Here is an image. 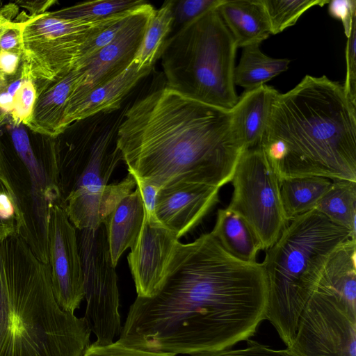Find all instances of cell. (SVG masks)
Masks as SVG:
<instances>
[{"label":"cell","instance_id":"60d3db41","mask_svg":"<svg viewBox=\"0 0 356 356\" xmlns=\"http://www.w3.org/2000/svg\"><path fill=\"white\" fill-rule=\"evenodd\" d=\"M56 1H20L15 3L29 12V16L33 17L42 15L47 12L48 9Z\"/></svg>","mask_w":356,"mask_h":356},{"label":"cell","instance_id":"9a60e30c","mask_svg":"<svg viewBox=\"0 0 356 356\" xmlns=\"http://www.w3.org/2000/svg\"><path fill=\"white\" fill-rule=\"evenodd\" d=\"M9 129L15 149L25 165L31 181L32 210L35 236L37 238L35 253L43 262L49 263L47 226L49 211L55 203L62 200L58 186V175L47 174L35 157L26 131L20 125L10 124Z\"/></svg>","mask_w":356,"mask_h":356},{"label":"cell","instance_id":"484cf974","mask_svg":"<svg viewBox=\"0 0 356 356\" xmlns=\"http://www.w3.org/2000/svg\"><path fill=\"white\" fill-rule=\"evenodd\" d=\"M314 209L356 236V182L332 180Z\"/></svg>","mask_w":356,"mask_h":356},{"label":"cell","instance_id":"83f0119b","mask_svg":"<svg viewBox=\"0 0 356 356\" xmlns=\"http://www.w3.org/2000/svg\"><path fill=\"white\" fill-rule=\"evenodd\" d=\"M146 2L143 0H97L78 3L49 13L63 19L94 22L131 11Z\"/></svg>","mask_w":356,"mask_h":356},{"label":"cell","instance_id":"7a4b0ae2","mask_svg":"<svg viewBox=\"0 0 356 356\" xmlns=\"http://www.w3.org/2000/svg\"><path fill=\"white\" fill-rule=\"evenodd\" d=\"M116 145L128 172L160 188L179 184L220 188L231 182L245 150L231 111L166 86L127 106Z\"/></svg>","mask_w":356,"mask_h":356},{"label":"cell","instance_id":"7bdbcfd3","mask_svg":"<svg viewBox=\"0 0 356 356\" xmlns=\"http://www.w3.org/2000/svg\"><path fill=\"white\" fill-rule=\"evenodd\" d=\"M0 170H1V166H0Z\"/></svg>","mask_w":356,"mask_h":356},{"label":"cell","instance_id":"30bf717a","mask_svg":"<svg viewBox=\"0 0 356 356\" xmlns=\"http://www.w3.org/2000/svg\"><path fill=\"white\" fill-rule=\"evenodd\" d=\"M79 232L78 243L86 302L84 317L96 337L94 343L108 345L120 336L122 325L118 277L106 227L103 222L96 229Z\"/></svg>","mask_w":356,"mask_h":356},{"label":"cell","instance_id":"7c38bea8","mask_svg":"<svg viewBox=\"0 0 356 356\" xmlns=\"http://www.w3.org/2000/svg\"><path fill=\"white\" fill-rule=\"evenodd\" d=\"M47 250L56 301L65 312L74 313L84 298L81 259L76 228L59 203L49 209Z\"/></svg>","mask_w":356,"mask_h":356},{"label":"cell","instance_id":"74e56055","mask_svg":"<svg viewBox=\"0 0 356 356\" xmlns=\"http://www.w3.org/2000/svg\"><path fill=\"white\" fill-rule=\"evenodd\" d=\"M327 4L330 15L342 22L344 33L348 37L353 20L356 17V1L332 0L329 1Z\"/></svg>","mask_w":356,"mask_h":356},{"label":"cell","instance_id":"7402d4cb","mask_svg":"<svg viewBox=\"0 0 356 356\" xmlns=\"http://www.w3.org/2000/svg\"><path fill=\"white\" fill-rule=\"evenodd\" d=\"M144 218L143 202L136 186L134 191L120 200L104 220L111 256L115 266L124 252L131 248L136 241Z\"/></svg>","mask_w":356,"mask_h":356},{"label":"cell","instance_id":"52a82bcc","mask_svg":"<svg viewBox=\"0 0 356 356\" xmlns=\"http://www.w3.org/2000/svg\"><path fill=\"white\" fill-rule=\"evenodd\" d=\"M127 108L86 118V130L65 156L58 173L61 175L62 206L65 211L102 200L107 195L108 181L122 161L116 135Z\"/></svg>","mask_w":356,"mask_h":356},{"label":"cell","instance_id":"8fae6325","mask_svg":"<svg viewBox=\"0 0 356 356\" xmlns=\"http://www.w3.org/2000/svg\"><path fill=\"white\" fill-rule=\"evenodd\" d=\"M289 348L300 356H356V318L334 298L314 291Z\"/></svg>","mask_w":356,"mask_h":356},{"label":"cell","instance_id":"2e32d148","mask_svg":"<svg viewBox=\"0 0 356 356\" xmlns=\"http://www.w3.org/2000/svg\"><path fill=\"white\" fill-rule=\"evenodd\" d=\"M219 190L197 184L161 188L156 196V217L179 239L195 227L217 204Z\"/></svg>","mask_w":356,"mask_h":356},{"label":"cell","instance_id":"f546056e","mask_svg":"<svg viewBox=\"0 0 356 356\" xmlns=\"http://www.w3.org/2000/svg\"><path fill=\"white\" fill-rule=\"evenodd\" d=\"M268 19L271 34L293 26L300 16L314 6H323L328 0H261Z\"/></svg>","mask_w":356,"mask_h":356},{"label":"cell","instance_id":"e0dca14e","mask_svg":"<svg viewBox=\"0 0 356 356\" xmlns=\"http://www.w3.org/2000/svg\"><path fill=\"white\" fill-rule=\"evenodd\" d=\"M152 68L150 66L140 67L133 61L122 73L93 88L66 108L63 121L65 130L74 122L120 109L125 97Z\"/></svg>","mask_w":356,"mask_h":356},{"label":"cell","instance_id":"8d00e7d4","mask_svg":"<svg viewBox=\"0 0 356 356\" xmlns=\"http://www.w3.org/2000/svg\"><path fill=\"white\" fill-rule=\"evenodd\" d=\"M129 15L106 28L94 38L90 39L82 49L80 59L74 66V69L84 60L93 56L100 49L109 44L123 27Z\"/></svg>","mask_w":356,"mask_h":356},{"label":"cell","instance_id":"277c9868","mask_svg":"<svg viewBox=\"0 0 356 356\" xmlns=\"http://www.w3.org/2000/svg\"><path fill=\"white\" fill-rule=\"evenodd\" d=\"M91 332L84 316L58 304L49 264L28 242L0 241V356H82Z\"/></svg>","mask_w":356,"mask_h":356},{"label":"cell","instance_id":"ac0fdd59","mask_svg":"<svg viewBox=\"0 0 356 356\" xmlns=\"http://www.w3.org/2000/svg\"><path fill=\"white\" fill-rule=\"evenodd\" d=\"M80 76L79 70L38 81L31 115L26 124L31 131L49 137L64 133V116L70 94ZM37 83V82H35Z\"/></svg>","mask_w":356,"mask_h":356},{"label":"cell","instance_id":"9c48e42d","mask_svg":"<svg viewBox=\"0 0 356 356\" xmlns=\"http://www.w3.org/2000/svg\"><path fill=\"white\" fill-rule=\"evenodd\" d=\"M233 193L227 207L238 215L268 250L289 223L284 211L280 181L261 149H245L235 168Z\"/></svg>","mask_w":356,"mask_h":356},{"label":"cell","instance_id":"ffe728a7","mask_svg":"<svg viewBox=\"0 0 356 356\" xmlns=\"http://www.w3.org/2000/svg\"><path fill=\"white\" fill-rule=\"evenodd\" d=\"M314 291L334 298L356 318V238L348 241L335 251Z\"/></svg>","mask_w":356,"mask_h":356},{"label":"cell","instance_id":"4fadbf2b","mask_svg":"<svg viewBox=\"0 0 356 356\" xmlns=\"http://www.w3.org/2000/svg\"><path fill=\"white\" fill-rule=\"evenodd\" d=\"M154 10L148 2L136 8L109 44L74 68L80 71V76L70 94L66 108L95 87L122 73L131 64Z\"/></svg>","mask_w":356,"mask_h":356},{"label":"cell","instance_id":"d6986e66","mask_svg":"<svg viewBox=\"0 0 356 356\" xmlns=\"http://www.w3.org/2000/svg\"><path fill=\"white\" fill-rule=\"evenodd\" d=\"M280 92L264 84L245 90L231 110L235 135L245 149L259 145Z\"/></svg>","mask_w":356,"mask_h":356},{"label":"cell","instance_id":"4316f807","mask_svg":"<svg viewBox=\"0 0 356 356\" xmlns=\"http://www.w3.org/2000/svg\"><path fill=\"white\" fill-rule=\"evenodd\" d=\"M174 0L165 1L151 15L140 47L134 61L140 67H153L161 57L168 35L172 30Z\"/></svg>","mask_w":356,"mask_h":356},{"label":"cell","instance_id":"1f68e13d","mask_svg":"<svg viewBox=\"0 0 356 356\" xmlns=\"http://www.w3.org/2000/svg\"><path fill=\"white\" fill-rule=\"evenodd\" d=\"M222 1L223 0H174L172 29H179L205 12L218 8Z\"/></svg>","mask_w":356,"mask_h":356},{"label":"cell","instance_id":"836d02e7","mask_svg":"<svg viewBox=\"0 0 356 356\" xmlns=\"http://www.w3.org/2000/svg\"><path fill=\"white\" fill-rule=\"evenodd\" d=\"M247 346L239 349H224L190 356H300L291 349H274L257 341L248 339Z\"/></svg>","mask_w":356,"mask_h":356},{"label":"cell","instance_id":"5bb4252c","mask_svg":"<svg viewBox=\"0 0 356 356\" xmlns=\"http://www.w3.org/2000/svg\"><path fill=\"white\" fill-rule=\"evenodd\" d=\"M179 239L159 222L144 221L127 261L137 296L149 298L162 287Z\"/></svg>","mask_w":356,"mask_h":356},{"label":"cell","instance_id":"5b68a950","mask_svg":"<svg viewBox=\"0 0 356 356\" xmlns=\"http://www.w3.org/2000/svg\"><path fill=\"white\" fill-rule=\"evenodd\" d=\"M356 238L312 209L291 221L261 263L268 296L266 320L286 347H291L300 316L335 251Z\"/></svg>","mask_w":356,"mask_h":356},{"label":"cell","instance_id":"44dd1931","mask_svg":"<svg viewBox=\"0 0 356 356\" xmlns=\"http://www.w3.org/2000/svg\"><path fill=\"white\" fill-rule=\"evenodd\" d=\"M218 10L237 48L261 44L271 35L261 0H223Z\"/></svg>","mask_w":356,"mask_h":356},{"label":"cell","instance_id":"d4e9b609","mask_svg":"<svg viewBox=\"0 0 356 356\" xmlns=\"http://www.w3.org/2000/svg\"><path fill=\"white\" fill-rule=\"evenodd\" d=\"M323 177H304L280 181L282 202L288 222L314 209L331 186Z\"/></svg>","mask_w":356,"mask_h":356},{"label":"cell","instance_id":"4dcf8cb0","mask_svg":"<svg viewBox=\"0 0 356 356\" xmlns=\"http://www.w3.org/2000/svg\"><path fill=\"white\" fill-rule=\"evenodd\" d=\"M28 76L23 63L13 76H8L0 71V125L10 118L17 91Z\"/></svg>","mask_w":356,"mask_h":356},{"label":"cell","instance_id":"ab89813d","mask_svg":"<svg viewBox=\"0 0 356 356\" xmlns=\"http://www.w3.org/2000/svg\"><path fill=\"white\" fill-rule=\"evenodd\" d=\"M23 54L0 51V71L8 76L16 74L22 63Z\"/></svg>","mask_w":356,"mask_h":356},{"label":"cell","instance_id":"d6a6232c","mask_svg":"<svg viewBox=\"0 0 356 356\" xmlns=\"http://www.w3.org/2000/svg\"><path fill=\"white\" fill-rule=\"evenodd\" d=\"M37 96L35 82L28 76L17 91L10 120L15 125L26 124L30 119Z\"/></svg>","mask_w":356,"mask_h":356},{"label":"cell","instance_id":"ba28073f","mask_svg":"<svg viewBox=\"0 0 356 356\" xmlns=\"http://www.w3.org/2000/svg\"><path fill=\"white\" fill-rule=\"evenodd\" d=\"M136 9L94 22L63 19L49 11L33 17L26 15L22 27L24 67L35 82L70 72L90 39Z\"/></svg>","mask_w":356,"mask_h":356},{"label":"cell","instance_id":"d590c367","mask_svg":"<svg viewBox=\"0 0 356 356\" xmlns=\"http://www.w3.org/2000/svg\"><path fill=\"white\" fill-rule=\"evenodd\" d=\"M346 76L343 86L350 102L356 106V17L352 22L346 47Z\"/></svg>","mask_w":356,"mask_h":356},{"label":"cell","instance_id":"f1b7e54d","mask_svg":"<svg viewBox=\"0 0 356 356\" xmlns=\"http://www.w3.org/2000/svg\"><path fill=\"white\" fill-rule=\"evenodd\" d=\"M25 214L9 179L0 170V241L28 232Z\"/></svg>","mask_w":356,"mask_h":356},{"label":"cell","instance_id":"f35d334b","mask_svg":"<svg viewBox=\"0 0 356 356\" xmlns=\"http://www.w3.org/2000/svg\"><path fill=\"white\" fill-rule=\"evenodd\" d=\"M134 178L143 202L145 218L149 222H159L155 214V204L160 188L147 179L135 177Z\"/></svg>","mask_w":356,"mask_h":356},{"label":"cell","instance_id":"6da1fadb","mask_svg":"<svg viewBox=\"0 0 356 356\" xmlns=\"http://www.w3.org/2000/svg\"><path fill=\"white\" fill-rule=\"evenodd\" d=\"M268 296L261 263L238 260L203 234L178 243L162 287L136 297L118 341L176 355L231 348L266 320Z\"/></svg>","mask_w":356,"mask_h":356},{"label":"cell","instance_id":"e575fe53","mask_svg":"<svg viewBox=\"0 0 356 356\" xmlns=\"http://www.w3.org/2000/svg\"><path fill=\"white\" fill-rule=\"evenodd\" d=\"M82 356H177L175 354L143 350L124 345L119 341L108 345L90 343Z\"/></svg>","mask_w":356,"mask_h":356},{"label":"cell","instance_id":"b9f144b4","mask_svg":"<svg viewBox=\"0 0 356 356\" xmlns=\"http://www.w3.org/2000/svg\"><path fill=\"white\" fill-rule=\"evenodd\" d=\"M11 20L7 19L3 13V9L0 6V25L4 24Z\"/></svg>","mask_w":356,"mask_h":356},{"label":"cell","instance_id":"8992f818","mask_svg":"<svg viewBox=\"0 0 356 356\" xmlns=\"http://www.w3.org/2000/svg\"><path fill=\"white\" fill-rule=\"evenodd\" d=\"M236 49L218 8L205 12L165 41L160 57L165 86L231 111L238 99L234 81Z\"/></svg>","mask_w":356,"mask_h":356},{"label":"cell","instance_id":"603a6c76","mask_svg":"<svg viewBox=\"0 0 356 356\" xmlns=\"http://www.w3.org/2000/svg\"><path fill=\"white\" fill-rule=\"evenodd\" d=\"M211 233L232 256L245 262H256L261 250L257 238L248 224L228 208L218 211Z\"/></svg>","mask_w":356,"mask_h":356},{"label":"cell","instance_id":"cb8c5ba5","mask_svg":"<svg viewBox=\"0 0 356 356\" xmlns=\"http://www.w3.org/2000/svg\"><path fill=\"white\" fill-rule=\"evenodd\" d=\"M260 44L255 43L243 47L239 63L234 68V84L245 90L266 84L289 68L290 60L264 54Z\"/></svg>","mask_w":356,"mask_h":356},{"label":"cell","instance_id":"3957f363","mask_svg":"<svg viewBox=\"0 0 356 356\" xmlns=\"http://www.w3.org/2000/svg\"><path fill=\"white\" fill-rule=\"evenodd\" d=\"M259 147L280 181L316 176L356 182V106L343 85L306 75L277 96Z\"/></svg>","mask_w":356,"mask_h":356}]
</instances>
